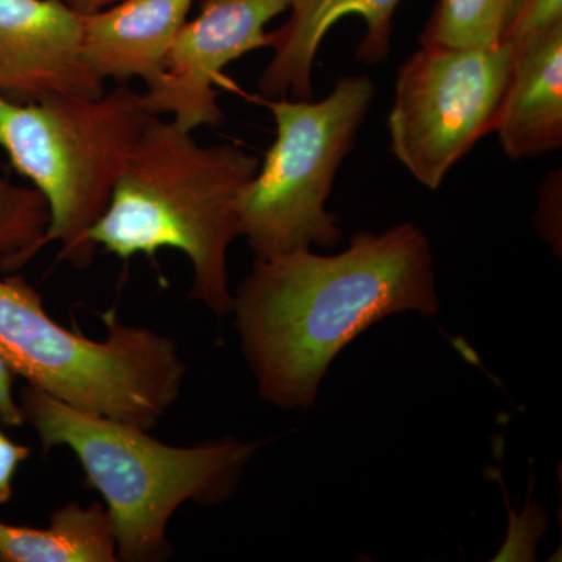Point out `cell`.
<instances>
[{"label":"cell","instance_id":"cell-13","mask_svg":"<svg viewBox=\"0 0 562 562\" xmlns=\"http://www.w3.org/2000/svg\"><path fill=\"white\" fill-rule=\"evenodd\" d=\"M116 539L101 503L61 506L47 528L0 522V562H114Z\"/></svg>","mask_w":562,"mask_h":562},{"label":"cell","instance_id":"cell-5","mask_svg":"<svg viewBox=\"0 0 562 562\" xmlns=\"http://www.w3.org/2000/svg\"><path fill=\"white\" fill-rule=\"evenodd\" d=\"M105 341L52 319L21 277L0 279V353L11 371L58 401L154 430L177 402L187 366L176 342L121 324L110 312Z\"/></svg>","mask_w":562,"mask_h":562},{"label":"cell","instance_id":"cell-18","mask_svg":"<svg viewBox=\"0 0 562 562\" xmlns=\"http://www.w3.org/2000/svg\"><path fill=\"white\" fill-rule=\"evenodd\" d=\"M13 371L0 353V420L5 427H21L24 424L20 403L14 401Z\"/></svg>","mask_w":562,"mask_h":562},{"label":"cell","instance_id":"cell-4","mask_svg":"<svg viewBox=\"0 0 562 562\" xmlns=\"http://www.w3.org/2000/svg\"><path fill=\"white\" fill-rule=\"evenodd\" d=\"M143 92L120 85L98 98L52 95L14 101L0 92V149L49 206L43 247L60 243V258L91 265L88 233L109 206L133 147L150 120Z\"/></svg>","mask_w":562,"mask_h":562},{"label":"cell","instance_id":"cell-6","mask_svg":"<svg viewBox=\"0 0 562 562\" xmlns=\"http://www.w3.org/2000/svg\"><path fill=\"white\" fill-rule=\"evenodd\" d=\"M373 98L371 77L347 76L322 101H265L276 121V140L239 202V236L257 258L313 246L333 249L341 241V224L325 203Z\"/></svg>","mask_w":562,"mask_h":562},{"label":"cell","instance_id":"cell-15","mask_svg":"<svg viewBox=\"0 0 562 562\" xmlns=\"http://www.w3.org/2000/svg\"><path fill=\"white\" fill-rule=\"evenodd\" d=\"M46 199L35 188L11 183L0 173V269L13 272L41 249L49 227Z\"/></svg>","mask_w":562,"mask_h":562},{"label":"cell","instance_id":"cell-10","mask_svg":"<svg viewBox=\"0 0 562 562\" xmlns=\"http://www.w3.org/2000/svg\"><path fill=\"white\" fill-rule=\"evenodd\" d=\"M402 0H290V18L272 33L273 55L258 79L265 101L313 98V69L327 33L347 16H360L366 33L357 60L379 65L391 50L392 21Z\"/></svg>","mask_w":562,"mask_h":562},{"label":"cell","instance_id":"cell-17","mask_svg":"<svg viewBox=\"0 0 562 562\" xmlns=\"http://www.w3.org/2000/svg\"><path fill=\"white\" fill-rule=\"evenodd\" d=\"M2 420H0V506L10 502L18 468L21 462L31 458V449L11 441L2 430Z\"/></svg>","mask_w":562,"mask_h":562},{"label":"cell","instance_id":"cell-12","mask_svg":"<svg viewBox=\"0 0 562 562\" xmlns=\"http://www.w3.org/2000/svg\"><path fill=\"white\" fill-rule=\"evenodd\" d=\"M514 52L494 132L512 160L542 157L562 146V25Z\"/></svg>","mask_w":562,"mask_h":562},{"label":"cell","instance_id":"cell-16","mask_svg":"<svg viewBox=\"0 0 562 562\" xmlns=\"http://www.w3.org/2000/svg\"><path fill=\"white\" fill-rule=\"evenodd\" d=\"M562 25V0H524L508 43L514 50Z\"/></svg>","mask_w":562,"mask_h":562},{"label":"cell","instance_id":"cell-9","mask_svg":"<svg viewBox=\"0 0 562 562\" xmlns=\"http://www.w3.org/2000/svg\"><path fill=\"white\" fill-rule=\"evenodd\" d=\"M0 92L22 102L102 95L105 81L81 58V13L65 0H0Z\"/></svg>","mask_w":562,"mask_h":562},{"label":"cell","instance_id":"cell-7","mask_svg":"<svg viewBox=\"0 0 562 562\" xmlns=\"http://www.w3.org/2000/svg\"><path fill=\"white\" fill-rule=\"evenodd\" d=\"M514 47L449 49L427 46L397 70L387 127L391 150L414 179L436 191L494 132L512 77Z\"/></svg>","mask_w":562,"mask_h":562},{"label":"cell","instance_id":"cell-1","mask_svg":"<svg viewBox=\"0 0 562 562\" xmlns=\"http://www.w3.org/2000/svg\"><path fill=\"white\" fill-rule=\"evenodd\" d=\"M408 312L439 313L431 243L409 222L357 233L341 254L257 258L232 310L261 397L281 409L312 408L341 350Z\"/></svg>","mask_w":562,"mask_h":562},{"label":"cell","instance_id":"cell-8","mask_svg":"<svg viewBox=\"0 0 562 562\" xmlns=\"http://www.w3.org/2000/svg\"><path fill=\"white\" fill-rule=\"evenodd\" d=\"M290 0H202L194 20L173 40L157 87L143 92L154 116L171 114L180 131L217 127L224 121L216 85L224 69L250 52L272 46L266 31Z\"/></svg>","mask_w":562,"mask_h":562},{"label":"cell","instance_id":"cell-2","mask_svg":"<svg viewBox=\"0 0 562 562\" xmlns=\"http://www.w3.org/2000/svg\"><path fill=\"white\" fill-rule=\"evenodd\" d=\"M260 160L233 144L202 146L171 120L150 116L88 233L122 260L176 249L192 266V301L216 316L232 313L227 254L239 236V202Z\"/></svg>","mask_w":562,"mask_h":562},{"label":"cell","instance_id":"cell-11","mask_svg":"<svg viewBox=\"0 0 562 562\" xmlns=\"http://www.w3.org/2000/svg\"><path fill=\"white\" fill-rule=\"evenodd\" d=\"M195 0H116L81 14V58L102 81L139 79L146 91L165 74L173 40Z\"/></svg>","mask_w":562,"mask_h":562},{"label":"cell","instance_id":"cell-21","mask_svg":"<svg viewBox=\"0 0 562 562\" xmlns=\"http://www.w3.org/2000/svg\"><path fill=\"white\" fill-rule=\"evenodd\" d=\"M114 2H116V0H114Z\"/></svg>","mask_w":562,"mask_h":562},{"label":"cell","instance_id":"cell-14","mask_svg":"<svg viewBox=\"0 0 562 562\" xmlns=\"http://www.w3.org/2000/svg\"><path fill=\"white\" fill-rule=\"evenodd\" d=\"M524 0H438L420 44L495 49L508 43Z\"/></svg>","mask_w":562,"mask_h":562},{"label":"cell","instance_id":"cell-20","mask_svg":"<svg viewBox=\"0 0 562 562\" xmlns=\"http://www.w3.org/2000/svg\"><path fill=\"white\" fill-rule=\"evenodd\" d=\"M65 2H68V3H69V0H65Z\"/></svg>","mask_w":562,"mask_h":562},{"label":"cell","instance_id":"cell-3","mask_svg":"<svg viewBox=\"0 0 562 562\" xmlns=\"http://www.w3.org/2000/svg\"><path fill=\"white\" fill-rule=\"evenodd\" d=\"M18 398L44 449L68 447L90 486L101 492L117 561L166 560L177 509L187 502L214 506L231 498L260 447L235 438L169 446L144 428L77 408L31 384Z\"/></svg>","mask_w":562,"mask_h":562},{"label":"cell","instance_id":"cell-19","mask_svg":"<svg viewBox=\"0 0 562 562\" xmlns=\"http://www.w3.org/2000/svg\"><path fill=\"white\" fill-rule=\"evenodd\" d=\"M114 0H69V5L81 14L92 13L110 5Z\"/></svg>","mask_w":562,"mask_h":562}]
</instances>
